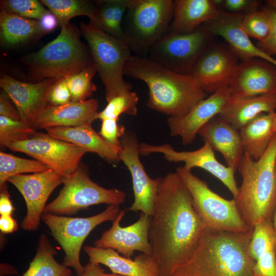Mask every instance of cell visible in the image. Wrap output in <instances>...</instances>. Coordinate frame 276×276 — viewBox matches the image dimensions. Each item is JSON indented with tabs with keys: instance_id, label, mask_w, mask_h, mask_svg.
<instances>
[{
	"instance_id": "obj_44",
	"label": "cell",
	"mask_w": 276,
	"mask_h": 276,
	"mask_svg": "<svg viewBox=\"0 0 276 276\" xmlns=\"http://www.w3.org/2000/svg\"><path fill=\"white\" fill-rule=\"evenodd\" d=\"M261 2L257 0H224L223 10L231 13L246 14L259 10Z\"/></svg>"
},
{
	"instance_id": "obj_43",
	"label": "cell",
	"mask_w": 276,
	"mask_h": 276,
	"mask_svg": "<svg viewBox=\"0 0 276 276\" xmlns=\"http://www.w3.org/2000/svg\"><path fill=\"white\" fill-rule=\"evenodd\" d=\"M254 276H276V252L270 250L261 256L254 266Z\"/></svg>"
},
{
	"instance_id": "obj_31",
	"label": "cell",
	"mask_w": 276,
	"mask_h": 276,
	"mask_svg": "<svg viewBox=\"0 0 276 276\" xmlns=\"http://www.w3.org/2000/svg\"><path fill=\"white\" fill-rule=\"evenodd\" d=\"M56 253L48 237L42 235L35 256L21 276H71V269L63 263L59 264L54 259Z\"/></svg>"
},
{
	"instance_id": "obj_41",
	"label": "cell",
	"mask_w": 276,
	"mask_h": 276,
	"mask_svg": "<svg viewBox=\"0 0 276 276\" xmlns=\"http://www.w3.org/2000/svg\"><path fill=\"white\" fill-rule=\"evenodd\" d=\"M118 120L106 119L102 120L100 135L109 143L121 146V139L124 135L125 129L118 123Z\"/></svg>"
},
{
	"instance_id": "obj_32",
	"label": "cell",
	"mask_w": 276,
	"mask_h": 276,
	"mask_svg": "<svg viewBox=\"0 0 276 276\" xmlns=\"http://www.w3.org/2000/svg\"><path fill=\"white\" fill-rule=\"evenodd\" d=\"M49 11L57 17L61 25L69 22L76 16H86L92 20L98 11L96 4L83 0H41Z\"/></svg>"
},
{
	"instance_id": "obj_49",
	"label": "cell",
	"mask_w": 276,
	"mask_h": 276,
	"mask_svg": "<svg viewBox=\"0 0 276 276\" xmlns=\"http://www.w3.org/2000/svg\"><path fill=\"white\" fill-rule=\"evenodd\" d=\"M0 229L4 234L12 233L18 229L17 222L11 215H1Z\"/></svg>"
},
{
	"instance_id": "obj_17",
	"label": "cell",
	"mask_w": 276,
	"mask_h": 276,
	"mask_svg": "<svg viewBox=\"0 0 276 276\" xmlns=\"http://www.w3.org/2000/svg\"><path fill=\"white\" fill-rule=\"evenodd\" d=\"M125 214V211L121 210L111 227L95 240V246L113 249L128 258H131L135 251L151 255L149 231L152 216L142 213L135 222L122 227L120 222Z\"/></svg>"
},
{
	"instance_id": "obj_18",
	"label": "cell",
	"mask_w": 276,
	"mask_h": 276,
	"mask_svg": "<svg viewBox=\"0 0 276 276\" xmlns=\"http://www.w3.org/2000/svg\"><path fill=\"white\" fill-rule=\"evenodd\" d=\"M230 99L229 87H224L200 101L186 115L168 117L170 135L179 137L184 146L192 144L200 129L222 110Z\"/></svg>"
},
{
	"instance_id": "obj_25",
	"label": "cell",
	"mask_w": 276,
	"mask_h": 276,
	"mask_svg": "<svg viewBox=\"0 0 276 276\" xmlns=\"http://www.w3.org/2000/svg\"><path fill=\"white\" fill-rule=\"evenodd\" d=\"M45 130L50 136L73 144L86 152L95 153L110 163H117L120 161L121 146L106 141L94 129L91 124L52 127Z\"/></svg>"
},
{
	"instance_id": "obj_11",
	"label": "cell",
	"mask_w": 276,
	"mask_h": 276,
	"mask_svg": "<svg viewBox=\"0 0 276 276\" xmlns=\"http://www.w3.org/2000/svg\"><path fill=\"white\" fill-rule=\"evenodd\" d=\"M212 37L204 25L189 33L169 32L146 57L173 72L191 75L200 58L213 43Z\"/></svg>"
},
{
	"instance_id": "obj_6",
	"label": "cell",
	"mask_w": 276,
	"mask_h": 276,
	"mask_svg": "<svg viewBox=\"0 0 276 276\" xmlns=\"http://www.w3.org/2000/svg\"><path fill=\"white\" fill-rule=\"evenodd\" d=\"M173 12V0H129L122 27L135 55L146 57L169 32Z\"/></svg>"
},
{
	"instance_id": "obj_8",
	"label": "cell",
	"mask_w": 276,
	"mask_h": 276,
	"mask_svg": "<svg viewBox=\"0 0 276 276\" xmlns=\"http://www.w3.org/2000/svg\"><path fill=\"white\" fill-rule=\"evenodd\" d=\"M176 172L188 188L194 206L206 227L237 233L252 229L244 222L234 198L228 200L222 197L212 191L206 181L182 167H178Z\"/></svg>"
},
{
	"instance_id": "obj_50",
	"label": "cell",
	"mask_w": 276,
	"mask_h": 276,
	"mask_svg": "<svg viewBox=\"0 0 276 276\" xmlns=\"http://www.w3.org/2000/svg\"><path fill=\"white\" fill-rule=\"evenodd\" d=\"M1 269H7V270L1 272V276L4 275H9V274H15V271H16L10 270V269H14L13 267H12V266H11L10 265H6V264H3L2 265L1 264Z\"/></svg>"
},
{
	"instance_id": "obj_14",
	"label": "cell",
	"mask_w": 276,
	"mask_h": 276,
	"mask_svg": "<svg viewBox=\"0 0 276 276\" xmlns=\"http://www.w3.org/2000/svg\"><path fill=\"white\" fill-rule=\"evenodd\" d=\"M121 150L120 160L130 173L134 195V201L128 210L141 211L152 216L160 177L152 179L146 172L140 158L139 146L136 135L131 131H126L121 139Z\"/></svg>"
},
{
	"instance_id": "obj_29",
	"label": "cell",
	"mask_w": 276,
	"mask_h": 276,
	"mask_svg": "<svg viewBox=\"0 0 276 276\" xmlns=\"http://www.w3.org/2000/svg\"><path fill=\"white\" fill-rule=\"evenodd\" d=\"M39 20L25 18L2 11L0 13V38L2 45L13 47L27 42L44 35Z\"/></svg>"
},
{
	"instance_id": "obj_36",
	"label": "cell",
	"mask_w": 276,
	"mask_h": 276,
	"mask_svg": "<svg viewBox=\"0 0 276 276\" xmlns=\"http://www.w3.org/2000/svg\"><path fill=\"white\" fill-rule=\"evenodd\" d=\"M138 102L139 97L133 91L113 98L107 101V105L101 111L97 112L96 120H119L122 114L135 116L137 113Z\"/></svg>"
},
{
	"instance_id": "obj_52",
	"label": "cell",
	"mask_w": 276,
	"mask_h": 276,
	"mask_svg": "<svg viewBox=\"0 0 276 276\" xmlns=\"http://www.w3.org/2000/svg\"><path fill=\"white\" fill-rule=\"evenodd\" d=\"M273 131L274 133L276 132V111L275 112V116L273 122Z\"/></svg>"
},
{
	"instance_id": "obj_13",
	"label": "cell",
	"mask_w": 276,
	"mask_h": 276,
	"mask_svg": "<svg viewBox=\"0 0 276 276\" xmlns=\"http://www.w3.org/2000/svg\"><path fill=\"white\" fill-rule=\"evenodd\" d=\"M140 155H148L160 153L168 161L183 162L182 167L188 171L194 168H201L218 179L229 190L235 198L239 193V187L235 177V171L231 168L221 164L216 158L214 151L210 144L204 142L200 148L191 151H179L169 144L151 145L140 144Z\"/></svg>"
},
{
	"instance_id": "obj_27",
	"label": "cell",
	"mask_w": 276,
	"mask_h": 276,
	"mask_svg": "<svg viewBox=\"0 0 276 276\" xmlns=\"http://www.w3.org/2000/svg\"><path fill=\"white\" fill-rule=\"evenodd\" d=\"M276 94L231 99L218 114L219 117L240 130L243 127L262 113L275 112Z\"/></svg>"
},
{
	"instance_id": "obj_53",
	"label": "cell",
	"mask_w": 276,
	"mask_h": 276,
	"mask_svg": "<svg viewBox=\"0 0 276 276\" xmlns=\"http://www.w3.org/2000/svg\"><path fill=\"white\" fill-rule=\"evenodd\" d=\"M275 167H276V163H275ZM273 225L275 227V229L276 230V211L275 212V213L274 214L273 217Z\"/></svg>"
},
{
	"instance_id": "obj_28",
	"label": "cell",
	"mask_w": 276,
	"mask_h": 276,
	"mask_svg": "<svg viewBox=\"0 0 276 276\" xmlns=\"http://www.w3.org/2000/svg\"><path fill=\"white\" fill-rule=\"evenodd\" d=\"M275 112L262 113L239 130L244 152L255 160L264 154L274 134Z\"/></svg>"
},
{
	"instance_id": "obj_51",
	"label": "cell",
	"mask_w": 276,
	"mask_h": 276,
	"mask_svg": "<svg viewBox=\"0 0 276 276\" xmlns=\"http://www.w3.org/2000/svg\"><path fill=\"white\" fill-rule=\"evenodd\" d=\"M266 2L268 6L276 9V0H267Z\"/></svg>"
},
{
	"instance_id": "obj_46",
	"label": "cell",
	"mask_w": 276,
	"mask_h": 276,
	"mask_svg": "<svg viewBox=\"0 0 276 276\" xmlns=\"http://www.w3.org/2000/svg\"><path fill=\"white\" fill-rule=\"evenodd\" d=\"M0 214L1 215H12L15 208L10 199L6 184L0 186Z\"/></svg>"
},
{
	"instance_id": "obj_37",
	"label": "cell",
	"mask_w": 276,
	"mask_h": 276,
	"mask_svg": "<svg viewBox=\"0 0 276 276\" xmlns=\"http://www.w3.org/2000/svg\"><path fill=\"white\" fill-rule=\"evenodd\" d=\"M36 130L22 121L0 116V145L7 147L12 143L27 140Z\"/></svg>"
},
{
	"instance_id": "obj_39",
	"label": "cell",
	"mask_w": 276,
	"mask_h": 276,
	"mask_svg": "<svg viewBox=\"0 0 276 276\" xmlns=\"http://www.w3.org/2000/svg\"><path fill=\"white\" fill-rule=\"evenodd\" d=\"M1 7L2 11L37 20L48 11L36 0H3L1 1Z\"/></svg>"
},
{
	"instance_id": "obj_20",
	"label": "cell",
	"mask_w": 276,
	"mask_h": 276,
	"mask_svg": "<svg viewBox=\"0 0 276 276\" xmlns=\"http://www.w3.org/2000/svg\"><path fill=\"white\" fill-rule=\"evenodd\" d=\"M228 87L231 99L276 94V66L259 58L242 61Z\"/></svg>"
},
{
	"instance_id": "obj_4",
	"label": "cell",
	"mask_w": 276,
	"mask_h": 276,
	"mask_svg": "<svg viewBox=\"0 0 276 276\" xmlns=\"http://www.w3.org/2000/svg\"><path fill=\"white\" fill-rule=\"evenodd\" d=\"M276 132L264 154L255 160L244 152L237 171L242 178L234 198L239 212L250 228L276 211Z\"/></svg>"
},
{
	"instance_id": "obj_12",
	"label": "cell",
	"mask_w": 276,
	"mask_h": 276,
	"mask_svg": "<svg viewBox=\"0 0 276 276\" xmlns=\"http://www.w3.org/2000/svg\"><path fill=\"white\" fill-rule=\"evenodd\" d=\"M8 148L27 154L64 176L78 168L86 153L73 144L37 132L27 140L11 144Z\"/></svg>"
},
{
	"instance_id": "obj_5",
	"label": "cell",
	"mask_w": 276,
	"mask_h": 276,
	"mask_svg": "<svg viewBox=\"0 0 276 276\" xmlns=\"http://www.w3.org/2000/svg\"><path fill=\"white\" fill-rule=\"evenodd\" d=\"M60 26V32L54 39L21 59L34 82L66 77L93 64L76 28L70 22Z\"/></svg>"
},
{
	"instance_id": "obj_34",
	"label": "cell",
	"mask_w": 276,
	"mask_h": 276,
	"mask_svg": "<svg viewBox=\"0 0 276 276\" xmlns=\"http://www.w3.org/2000/svg\"><path fill=\"white\" fill-rule=\"evenodd\" d=\"M272 250L276 252V230L273 219L269 218L260 221L253 227L248 251L250 258L256 261Z\"/></svg>"
},
{
	"instance_id": "obj_21",
	"label": "cell",
	"mask_w": 276,
	"mask_h": 276,
	"mask_svg": "<svg viewBox=\"0 0 276 276\" xmlns=\"http://www.w3.org/2000/svg\"><path fill=\"white\" fill-rule=\"evenodd\" d=\"M243 15L221 10L216 17L204 26L213 35L221 37L241 61L259 58L276 66V59L261 51L250 39L243 28Z\"/></svg>"
},
{
	"instance_id": "obj_24",
	"label": "cell",
	"mask_w": 276,
	"mask_h": 276,
	"mask_svg": "<svg viewBox=\"0 0 276 276\" xmlns=\"http://www.w3.org/2000/svg\"><path fill=\"white\" fill-rule=\"evenodd\" d=\"M84 249L90 263L104 265L112 273L123 276H159L151 255L141 253L132 260L120 256L111 248L85 246Z\"/></svg>"
},
{
	"instance_id": "obj_42",
	"label": "cell",
	"mask_w": 276,
	"mask_h": 276,
	"mask_svg": "<svg viewBox=\"0 0 276 276\" xmlns=\"http://www.w3.org/2000/svg\"><path fill=\"white\" fill-rule=\"evenodd\" d=\"M271 22V30L268 37L258 42L257 46L263 52L272 56L276 55V9L267 6L264 8Z\"/></svg>"
},
{
	"instance_id": "obj_26",
	"label": "cell",
	"mask_w": 276,
	"mask_h": 276,
	"mask_svg": "<svg viewBox=\"0 0 276 276\" xmlns=\"http://www.w3.org/2000/svg\"><path fill=\"white\" fill-rule=\"evenodd\" d=\"M173 19L169 32L191 33L216 17L223 10L213 0H173Z\"/></svg>"
},
{
	"instance_id": "obj_30",
	"label": "cell",
	"mask_w": 276,
	"mask_h": 276,
	"mask_svg": "<svg viewBox=\"0 0 276 276\" xmlns=\"http://www.w3.org/2000/svg\"><path fill=\"white\" fill-rule=\"evenodd\" d=\"M129 0H102L96 2L98 11L89 24L108 35L126 42L122 24Z\"/></svg>"
},
{
	"instance_id": "obj_35",
	"label": "cell",
	"mask_w": 276,
	"mask_h": 276,
	"mask_svg": "<svg viewBox=\"0 0 276 276\" xmlns=\"http://www.w3.org/2000/svg\"><path fill=\"white\" fill-rule=\"evenodd\" d=\"M96 72L97 69L93 63L82 71L65 77L71 95V101H86L96 90L97 87L92 82Z\"/></svg>"
},
{
	"instance_id": "obj_15",
	"label": "cell",
	"mask_w": 276,
	"mask_h": 276,
	"mask_svg": "<svg viewBox=\"0 0 276 276\" xmlns=\"http://www.w3.org/2000/svg\"><path fill=\"white\" fill-rule=\"evenodd\" d=\"M64 176L52 170L32 173L20 174L11 177L8 181L19 191L27 206V214L21 223L26 231H35L46 202L53 191L63 183Z\"/></svg>"
},
{
	"instance_id": "obj_10",
	"label": "cell",
	"mask_w": 276,
	"mask_h": 276,
	"mask_svg": "<svg viewBox=\"0 0 276 276\" xmlns=\"http://www.w3.org/2000/svg\"><path fill=\"white\" fill-rule=\"evenodd\" d=\"M120 211L119 205L111 204L102 212L88 217H70L43 213L41 219L64 251L63 264L72 267L79 276L85 269L80 255L85 239L98 225L114 220Z\"/></svg>"
},
{
	"instance_id": "obj_16",
	"label": "cell",
	"mask_w": 276,
	"mask_h": 276,
	"mask_svg": "<svg viewBox=\"0 0 276 276\" xmlns=\"http://www.w3.org/2000/svg\"><path fill=\"white\" fill-rule=\"evenodd\" d=\"M227 44L213 43L195 65L191 75L206 94L229 87L240 62Z\"/></svg>"
},
{
	"instance_id": "obj_23",
	"label": "cell",
	"mask_w": 276,
	"mask_h": 276,
	"mask_svg": "<svg viewBox=\"0 0 276 276\" xmlns=\"http://www.w3.org/2000/svg\"><path fill=\"white\" fill-rule=\"evenodd\" d=\"M98 102L91 99L59 106L48 105L35 121L33 128L76 127L92 124L96 120Z\"/></svg>"
},
{
	"instance_id": "obj_33",
	"label": "cell",
	"mask_w": 276,
	"mask_h": 276,
	"mask_svg": "<svg viewBox=\"0 0 276 276\" xmlns=\"http://www.w3.org/2000/svg\"><path fill=\"white\" fill-rule=\"evenodd\" d=\"M49 169H50L37 160L21 158L0 152V186L6 184L13 176L28 173H39Z\"/></svg>"
},
{
	"instance_id": "obj_45",
	"label": "cell",
	"mask_w": 276,
	"mask_h": 276,
	"mask_svg": "<svg viewBox=\"0 0 276 276\" xmlns=\"http://www.w3.org/2000/svg\"><path fill=\"white\" fill-rule=\"evenodd\" d=\"M9 96L3 91L0 95V116L13 120L22 121L19 114Z\"/></svg>"
},
{
	"instance_id": "obj_19",
	"label": "cell",
	"mask_w": 276,
	"mask_h": 276,
	"mask_svg": "<svg viewBox=\"0 0 276 276\" xmlns=\"http://www.w3.org/2000/svg\"><path fill=\"white\" fill-rule=\"evenodd\" d=\"M56 79L24 82L7 74L2 75L0 86L10 98L24 122L33 128L38 117L49 105L47 97Z\"/></svg>"
},
{
	"instance_id": "obj_38",
	"label": "cell",
	"mask_w": 276,
	"mask_h": 276,
	"mask_svg": "<svg viewBox=\"0 0 276 276\" xmlns=\"http://www.w3.org/2000/svg\"><path fill=\"white\" fill-rule=\"evenodd\" d=\"M242 26L248 36L258 40V42L265 39L271 30L270 20L264 8L244 14Z\"/></svg>"
},
{
	"instance_id": "obj_1",
	"label": "cell",
	"mask_w": 276,
	"mask_h": 276,
	"mask_svg": "<svg viewBox=\"0 0 276 276\" xmlns=\"http://www.w3.org/2000/svg\"><path fill=\"white\" fill-rule=\"evenodd\" d=\"M205 227L179 174L160 177L149 231L151 256L159 276H172L188 260Z\"/></svg>"
},
{
	"instance_id": "obj_7",
	"label": "cell",
	"mask_w": 276,
	"mask_h": 276,
	"mask_svg": "<svg viewBox=\"0 0 276 276\" xmlns=\"http://www.w3.org/2000/svg\"><path fill=\"white\" fill-rule=\"evenodd\" d=\"M81 32L105 89L107 102L131 90V84L123 78L125 63L132 56L128 45L90 24L82 22Z\"/></svg>"
},
{
	"instance_id": "obj_40",
	"label": "cell",
	"mask_w": 276,
	"mask_h": 276,
	"mask_svg": "<svg viewBox=\"0 0 276 276\" xmlns=\"http://www.w3.org/2000/svg\"><path fill=\"white\" fill-rule=\"evenodd\" d=\"M47 101L52 106H59L71 101V95L65 77L56 79L49 91Z\"/></svg>"
},
{
	"instance_id": "obj_3",
	"label": "cell",
	"mask_w": 276,
	"mask_h": 276,
	"mask_svg": "<svg viewBox=\"0 0 276 276\" xmlns=\"http://www.w3.org/2000/svg\"><path fill=\"white\" fill-rule=\"evenodd\" d=\"M124 74L145 82L149 90L147 106L169 117L186 115L208 97L192 75L173 72L147 57L132 55L125 63Z\"/></svg>"
},
{
	"instance_id": "obj_9",
	"label": "cell",
	"mask_w": 276,
	"mask_h": 276,
	"mask_svg": "<svg viewBox=\"0 0 276 276\" xmlns=\"http://www.w3.org/2000/svg\"><path fill=\"white\" fill-rule=\"evenodd\" d=\"M64 186L58 196L47 205L43 213L71 215L91 205L106 203L120 205L127 195L116 189H106L93 181L84 167L64 176Z\"/></svg>"
},
{
	"instance_id": "obj_48",
	"label": "cell",
	"mask_w": 276,
	"mask_h": 276,
	"mask_svg": "<svg viewBox=\"0 0 276 276\" xmlns=\"http://www.w3.org/2000/svg\"><path fill=\"white\" fill-rule=\"evenodd\" d=\"M79 276H123L114 273L105 272L100 264L90 262L85 266L84 272Z\"/></svg>"
},
{
	"instance_id": "obj_2",
	"label": "cell",
	"mask_w": 276,
	"mask_h": 276,
	"mask_svg": "<svg viewBox=\"0 0 276 276\" xmlns=\"http://www.w3.org/2000/svg\"><path fill=\"white\" fill-rule=\"evenodd\" d=\"M252 233L206 226L193 254L172 276H254L255 261L248 251Z\"/></svg>"
},
{
	"instance_id": "obj_47",
	"label": "cell",
	"mask_w": 276,
	"mask_h": 276,
	"mask_svg": "<svg viewBox=\"0 0 276 276\" xmlns=\"http://www.w3.org/2000/svg\"><path fill=\"white\" fill-rule=\"evenodd\" d=\"M39 21L45 34L53 31L59 24L57 17L50 11H48Z\"/></svg>"
},
{
	"instance_id": "obj_22",
	"label": "cell",
	"mask_w": 276,
	"mask_h": 276,
	"mask_svg": "<svg viewBox=\"0 0 276 276\" xmlns=\"http://www.w3.org/2000/svg\"><path fill=\"white\" fill-rule=\"evenodd\" d=\"M198 135L222 154L227 167L237 170L244 153L239 130L217 115L200 129Z\"/></svg>"
}]
</instances>
